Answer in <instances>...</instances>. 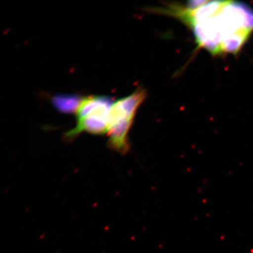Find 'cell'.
<instances>
[{
  "mask_svg": "<svg viewBox=\"0 0 253 253\" xmlns=\"http://www.w3.org/2000/svg\"><path fill=\"white\" fill-rule=\"evenodd\" d=\"M191 30L198 47L212 55L237 54L253 33V8L233 1H193L157 9Z\"/></svg>",
  "mask_w": 253,
  "mask_h": 253,
  "instance_id": "obj_1",
  "label": "cell"
},
{
  "mask_svg": "<svg viewBox=\"0 0 253 253\" xmlns=\"http://www.w3.org/2000/svg\"><path fill=\"white\" fill-rule=\"evenodd\" d=\"M113 102L112 98L105 96L92 95L83 97L75 113L77 125L66 132V140H74L83 132L95 135L107 133L110 110Z\"/></svg>",
  "mask_w": 253,
  "mask_h": 253,
  "instance_id": "obj_3",
  "label": "cell"
},
{
  "mask_svg": "<svg viewBox=\"0 0 253 253\" xmlns=\"http://www.w3.org/2000/svg\"><path fill=\"white\" fill-rule=\"evenodd\" d=\"M83 97L79 95L60 94L52 97V103L59 112L76 113Z\"/></svg>",
  "mask_w": 253,
  "mask_h": 253,
  "instance_id": "obj_4",
  "label": "cell"
},
{
  "mask_svg": "<svg viewBox=\"0 0 253 253\" xmlns=\"http://www.w3.org/2000/svg\"><path fill=\"white\" fill-rule=\"evenodd\" d=\"M146 91L138 88L131 94L114 102L109 113V146L120 153L128 149V134L137 110L146 97Z\"/></svg>",
  "mask_w": 253,
  "mask_h": 253,
  "instance_id": "obj_2",
  "label": "cell"
}]
</instances>
